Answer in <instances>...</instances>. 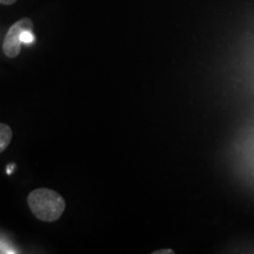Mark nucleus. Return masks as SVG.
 <instances>
[{
	"mask_svg": "<svg viewBox=\"0 0 254 254\" xmlns=\"http://www.w3.org/2000/svg\"><path fill=\"white\" fill-rule=\"evenodd\" d=\"M27 204L34 217L45 222L58 220L66 207L63 196L50 189L32 190L27 196Z\"/></svg>",
	"mask_w": 254,
	"mask_h": 254,
	"instance_id": "f257e3e1",
	"label": "nucleus"
},
{
	"mask_svg": "<svg viewBox=\"0 0 254 254\" xmlns=\"http://www.w3.org/2000/svg\"><path fill=\"white\" fill-rule=\"evenodd\" d=\"M26 30L33 31V23L30 18H23L18 20L9 27L6 33L4 44H2V51L5 56L8 58H17L21 51V33Z\"/></svg>",
	"mask_w": 254,
	"mask_h": 254,
	"instance_id": "f03ea898",
	"label": "nucleus"
},
{
	"mask_svg": "<svg viewBox=\"0 0 254 254\" xmlns=\"http://www.w3.org/2000/svg\"><path fill=\"white\" fill-rule=\"evenodd\" d=\"M12 135L13 133H12L11 127L6 124H0V153H2L7 148L12 140Z\"/></svg>",
	"mask_w": 254,
	"mask_h": 254,
	"instance_id": "7ed1b4c3",
	"label": "nucleus"
},
{
	"mask_svg": "<svg viewBox=\"0 0 254 254\" xmlns=\"http://www.w3.org/2000/svg\"><path fill=\"white\" fill-rule=\"evenodd\" d=\"M34 40H36V38H34L33 33H32V30H26L21 33V43L23 44L30 45V44L33 43Z\"/></svg>",
	"mask_w": 254,
	"mask_h": 254,
	"instance_id": "20e7f679",
	"label": "nucleus"
},
{
	"mask_svg": "<svg viewBox=\"0 0 254 254\" xmlns=\"http://www.w3.org/2000/svg\"><path fill=\"white\" fill-rule=\"evenodd\" d=\"M172 250H164V251H155L153 254H173Z\"/></svg>",
	"mask_w": 254,
	"mask_h": 254,
	"instance_id": "39448f33",
	"label": "nucleus"
},
{
	"mask_svg": "<svg viewBox=\"0 0 254 254\" xmlns=\"http://www.w3.org/2000/svg\"><path fill=\"white\" fill-rule=\"evenodd\" d=\"M17 0H0L1 5H13Z\"/></svg>",
	"mask_w": 254,
	"mask_h": 254,
	"instance_id": "423d86ee",
	"label": "nucleus"
},
{
	"mask_svg": "<svg viewBox=\"0 0 254 254\" xmlns=\"http://www.w3.org/2000/svg\"><path fill=\"white\" fill-rule=\"evenodd\" d=\"M13 170H15V165L14 164H9L7 168H6V172H7V174H12Z\"/></svg>",
	"mask_w": 254,
	"mask_h": 254,
	"instance_id": "0eeeda50",
	"label": "nucleus"
},
{
	"mask_svg": "<svg viewBox=\"0 0 254 254\" xmlns=\"http://www.w3.org/2000/svg\"><path fill=\"white\" fill-rule=\"evenodd\" d=\"M0 253H2V252H1V250H0Z\"/></svg>",
	"mask_w": 254,
	"mask_h": 254,
	"instance_id": "6e6552de",
	"label": "nucleus"
}]
</instances>
